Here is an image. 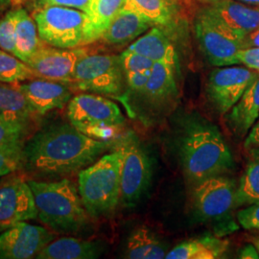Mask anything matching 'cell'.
<instances>
[{
	"mask_svg": "<svg viewBox=\"0 0 259 259\" xmlns=\"http://www.w3.org/2000/svg\"><path fill=\"white\" fill-rule=\"evenodd\" d=\"M112 147L111 140L84 135L69 122L45 126L24 143L23 169L37 180H59L79 173Z\"/></svg>",
	"mask_w": 259,
	"mask_h": 259,
	"instance_id": "1",
	"label": "cell"
},
{
	"mask_svg": "<svg viewBox=\"0 0 259 259\" xmlns=\"http://www.w3.org/2000/svg\"><path fill=\"white\" fill-rule=\"evenodd\" d=\"M178 154L187 182L194 185L224 175L234 166L232 151L219 129L202 118H191L178 139Z\"/></svg>",
	"mask_w": 259,
	"mask_h": 259,
	"instance_id": "2",
	"label": "cell"
},
{
	"mask_svg": "<svg viewBox=\"0 0 259 259\" xmlns=\"http://www.w3.org/2000/svg\"><path fill=\"white\" fill-rule=\"evenodd\" d=\"M37 208V219L48 230L61 234L83 231L90 224L78 185L67 178L28 180Z\"/></svg>",
	"mask_w": 259,
	"mask_h": 259,
	"instance_id": "3",
	"label": "cell"
},
{
	"mask_svg": "<svg viewBox=\"0 0 259 259\" xmlns=\"http://www.w3.org/2000/svg\"><path fill=\"white\" fill-rule=\"evenodd\" d=\"M121 167L122 152L116 147L79 172V193L92 218L108 216L120 202Z\"/></svg>",
	"mask_w": 259,
	"mask_h": 259,
	"instance_id": "4",
	"label": "cell"
},
{
	"mask_svg": "<svg viewBox=\"0 0 259 259\" xmlns=\"http://www.w3.org/2000/svg\"><path fill=\"white\" fill-rule=\"evenodd\" d=\"M67 118L76 129L97 139L110 140L125 124L117 104L96 93H79L67 104Z\"/></svg>",
	"mask_w": 259,
	"mask_h": 259,
	"instance_id": "5",
	"label": "cell"
},
{
	"mask_svg": "<svg viewBox=\"0 0 259 259\" xmlns=\"http://www.w3.org/2000/svg\"><path fill=\"white\" fill-rule=\"evenodd\" d=\"M125 72L120 56L88 53L79 60L70 87L83 93L119 98L123 95Z\"/></svg>",
	"mask_w": 259,
	"mask_h": 259,
	"instance_id": "6",
	"label": "cell"
},
{
	"mask_svg": "<svg viewBox=\"0 0 259 259\" xmlns=\"http://www.w3.org/2000/svg\"><path fill=\"white\" fill-rule=\"evenodd\" d=\"M40 39L50 47L77 48L84 47L87 14L80 10L47 6L33 13Z\"/></svg>",
	"mask_w": 259,
	"mask_h": 259,
	"instance_id": "7",
	"label": "cell"
},
{
	"mask_svg": "<svg viewBox=\"0 0 259 259\" xmlns=\"http://www.w3.org/2000/svg\"><path fill=\"white\" fill-rule=\"evenodd\" d=\"M195 35L210 65L229 66L239 64L238 54L244 49L242 40L208 7L196 17Z\"/></svg>",
	"mask_w": 259,
	"mask_h": 259,
	"instance_id": "8",
	"label": "cell"
},
{
	"mask_svg": "<svg viewBox=\"0 0 259 259\" xmlns=\"http://www.w3.org/2000/svg\"><path fill=\"white\" fill-rule=\"evenodd\" d=\"M122 152L121 201L134 205L148 190L153 175L152 161L134 132H127L117 142Z\"/></svg>",
	"mask_w": 259,
	"mask_h": 259,
	"instance_id": "9",
	"label": "cell"
},
{
	"mask_svg": "<svg viewBox=\"0 0 259 259\" xmlns=\"http://www.w3.org/2000/svg\"><path fill=\"white\" fill-rule=\"evenodd\" d=\"M235 182L224 175L210 177L194 185L193 203L204 220H227L235 206Z\"/></svg>",
	"mask_w": 259,
	"mask_h": 259,
	"instance_id": "10",
	"label": "cell"
},
{
	"mask_svg": "<svg viewBox=\"0 0 259 259\" xmlns=\"http://www.w3.org/2000/svg\"><path fill=\"white\" fill-rule=\"evenodd\" d=\"M258 75L259 72L247 66L214 69L208 77L206 93L216 111L221 114L231 111Z\"/></svg>",
	"mask_w": 259,
	"mask_h": 259,
	"instance_id": "11",
	"label": "cell"
},
{
	"mask_svg": "<svg viewBox=\"0 0 259 259\" xmlns=\"http://www.w3.org/2000/svg\"><path fill=\"white\" fill-rule=\"evenodd\" d=\"M55 239L47 227L26 221L19 222L0 232V259H29L37 254Z\"/></svg>",
	"mask_w": 259,
	"mask_h": 259,
	"instance_id": "12",
	"label": "cell"
},
{
	"mask_svg": "<svg viewBox=\"0 0 259 259\" xmlns=\"http://www.w3.org/2000/svg\"><path fill=\"white\" fill-rule=\"evenodd\" d=\"M37 219L33 191L28 181L15 178L0 185V232L23 221Z\"/></svg>",
	"mask_w": 259,
	"mask_h": 259,
	"instance_id": "13",
	"label": "cell"
},
{
	"mask_svg": "<svg viewBox=\"0 0 259 259\" xmlns=\"http://www.w3.org/2000/svg\"><path fill=\"white\" fill-rule=\"evenodd\" d=\"M88 53L83 47L58 48L41 47L27 65L37 78L68 83L72 82L79 60Z\"/></svg>",
	"mask_w": 259,
	"mask_h": 259,
	"instance_id": "14",
	"label": "cell"
},
{
	"mask_svg": "<svg viewBox=\"0 0 259 259\" xmlns=\"http://www.w3.org/2000/svg\"><path fill=\"white\" fill-rule=\"evenodd\" d=\"M17 85L39 116L64 109L73 97L71 87L63 82L37 78Z\"/></svg>",
	"mask_w": 259,
	"mask_h": 259,
	"instance_id": "15",
	"label": "cell"
},
{
	"mask_svg": "<svg viewBox=\"0 0 259 259\" xmlns=\"http://www.w3.org/2000/svg\"><path fill=\"white\" fill-rule=\"evenodd\" d=\"M208 8L240 38L259 26V6H252L236 0H221Z\"/></svg>",
	"mask_w": 259,
	"mask_h": 259,
	"instance_id": "16",
	"label": "cell"
},
{
	"mask_svg": "<svg viewBox=\"0 0 259 259\" xmlns=\"http://www.w3.org/2000/svg\"><path fill=\"white\" fill-rule=\"evenodd\" d=\"M176 68L162 63H155L147 84L141 93L153 107L162 108L175 102L178 98Z\"/></svg>",
	"mask_w": 259,
	"mask_h": 259,
	"instance_id": "17",
	"label": "cell"
},
{
	"mask_svg": "<svg viewBox=\"0 0 259 259\" xmlns=\"http://www.w3.org/2000/svg\"><path fill=\"white\" fill-rule=\"evenodd\" d=\"M155 24L136 11L123 8L112 19L100 39L107 44L122 46L146 33Z\"/></svg>",
	"mask_w": 259,
	"mask_h": 259,
	"instance_id": "18",
	"label": "cell"
},
{
	"mask_svg": "<svg viewBox=\"0 0 259 259\" xmlns=\"http://www.w3.org/2000/svg\"><path fill=\"white\" fill-rule=\"evenodd\" d=\"M259 118V75L243 93L239 101L227 112L228 127L239 139L249 134Z\"/></svg>",
	"mask_w": 259,
	"mask_h": 259,
	"instance_id": "19",
	"label": "cell"
},
{
	"mask_svg": "<svg viewBox=\"0 0 259 259\" xmlns=\"http://www.w3.org/2000/svg\"><path fill=\"white\" fill-rule=\"evenodd\" d=\"M128 48L155 63H162L178 69L179 58L175 47L166 33L158 26H153Z\"/></svg>",
	"mask_w": 259,
	"mask_h": 259,
	"instance_id": "20",
	"label": "cell"
},
{
	"mask_svg": "<svg viewBox=\"0 0 259 259\" xmlns=\"http://www.w3.org/2000/svg\"><path fill=\"white\" fill-rule=\"evenodd\" d=\"M105 247L99 242L75 237H61L51 241L38 253V259H93L101 256Z\"/></svg>",
	"mask_w": 259,
	"mask_h": 259,
	"instance_id": "21",
	"label": "cell"
},
{
	"mask_svg": "<svg viewBox=\"0 0 259 259\" xmlns=\"http://www.w3.org/2000/svg\"><path fill=\"white\" fill-rule=\"evenodd\" d=\"M229 242L212 235L185 241L168 251L166 259L222 258L229 250Z\"/></svg>",
	"mask_w": 259,
	"mask_h": 259,
	"instance_id": "22",
	"label": "cell"
},
{
	"mask_svg": "<svg viewBox=\"0 0 259 259\" xmlns=\"http://www.w3.org/2000/svg\"><path fill=\"white\" fill-rule=\"evenodd\" d=\"M126 0H91L88 12L84 47L99 40L112 19L123 9Z\"/></svg>",
	"mask_w": 259,
	"mask_h": 259,
	"instance_id": "23",
	"label": "cell"
},
{
	"mask_svg": "<svg viewBox=\"0 0 259 259\" xmlns=\"http://www.w3.org/2000/svg\"><path fill=\"white\" fill-rule=\"evenodd\" d=\"M166 247L147 227H139L130 234L125 257L130 259L165 258Z\"/></svg>",
	"mask_w": 259,
	"mask_h": 259,
	"instance_id": "24",
	"label": "cell"
},
{
	"mask_svg": "<svg viewBox=\"0 0 259 259\" xmlns=\"http://www.w3.org/2000/svg\"><path fill=\"white\" fill-rule=\"evenodd\" d=\"M0 114L21 121L29 126L39 116L19 91L17 83H0Z\"/></svg>",
	"mask_w": 259,
	"mask_h": 259,
	"instance_id": "25",
	"label": "cell"
},
{
	"mask_svg": "<svg viewBox=\"0 0 259 259\" xmlns=\"http://www.w3.org/2000/svg\"><path fill=\"white\" fill-rule=\"evenodd\" d=\"M42 42L38 36L35 19L29 16L26 10L19 8L14 56L27 64L37 50L44 47Z\"/></svg>",
	"mask_w": 259,
	"mask_h": 259,
	"instance_id": "26",
	"label": "cell"
},
{
	"mask_svg": "<svg viewBox=\"0 0 259 259\" xmlns=\"http://www.w3.org/2000/svg\"><path fill=\"white\" fill-rule=\"evenodd\" d=\"M177 0H126L123 8L138 12L155 25L170 28L176 16Z\"/></svg>",
	"mask_w": 259,
	"mask_h": 259,
	"instance_id": "27",
	"label": "cell"
},
{
	"mask_svg": "<svg viewBox=\"0 0 259 259\" xmlns=\"http://www.w3.org/2000/svg\"><path fill=\"white\" fill-rule=\"evenodd\" d=\"M249 150L248 163L236 188V207L259 203V147Z\"/></svg>",
	"mask_w": 259,
	"mask_h": 259,
	"instance_id": "28",
	"label": "cell"
},
{
	"mask_svg": "<svg viewBox=\"0 0 259 259\" xmlns=\"http://www.w3.org/2000/svg\"><path fill=\"white\" fill-rule=\"evenodd\" d=\"M37 78L26 63L0 49V83H19Z\"/></svg>",
	"mask_w": 259,
	"mask_h": 259,
	"instance_id": "29",
	"label": "cell"
},
{
	"mask_svg": "<svg viewBox=\"0 0 259 259\" xmlns=\"http://www.w3.org/2000/svg\"><path fill=\"white\" fill-rule=\"evenodd\" d=\"M29 129L27 124L0 114V147L24 143Z\"/></svg>",
	"mask_w": 259,
	"mask_h": 259,
	"instance_id": "30",
	"label": "cell"
},
{
	"mask_svg": "<svg viewBox=\"0 0 259 259\" xmlns=\"http://www.w3.org/2000/svg\"><path fill=\"white\" fill-rule=\"evenodd\" d=\"M24 143L0 147V178L23 168Z\"/></svg>",
	"mask_w": 259,
	"mask_h": 259,
	"instance_id": "31",
	"label": "cell"
},
{
	"mask_svg": "<svg viewBox=\"0 0 259 259\" xmlns=\"http://www.w3.org/2000/svg\"><path fill=\"white\" fill-rule=\"evenodd\" d=\"M18 9L11 10L0 19V49L15 55Z\"/></svg>",
	"mask_w": 259,
	"mask_h": 259,
	"instance_id": "32",
	"label": "cell"
},
{
	"mask_svg": "<svg viewBox=\"0 0 259 259\" xmlns=\"http://www.w3.org/2000/svg\"><path fill=\"white\" fill-rule=\"evenodd\" d=\"M121 64L123 70L126 73L140 72L151 70L155 62L145 56L139 54L127 48L120 55Z\"/></svg>",
	"mask_w": 259,
	"mask_h": 259,
	"instance_id": "33",
	"label": "cell"
},
{
	"mask_svg": "<svg viewBox=\"0 0 259 259\" xmlns=\"http://www.w3.org/2000/svg\"><path fill=\"white\" fill-rule=\"evenodd\" d=\"M237 221L247 231L259 232V203L250 204L237 214Z\"/></svg>",
	"mask_w": 259,
	"mask_h": 259,
	"instance_id": "34",
	"label": "cell"
},
{
	"mask_svg": "<svg viewBox=\"0 0 259 259\" xmlns=\"http://www.w3.org/2000/svg\"><path fill=\"white\" fill-rule=\"evenodd\" d=\"M150 74H151V70L126 73L125 74L126 83L130 91L133 93H139V94L143 93L148 82Z\"/></svg>",
	"mask_w": 259,
	"mask_h": 259,
	"instance_id": "35",
	"label": "cell"
},
{
	"mask_svg": "<svg viewBox=\"0 0 259 259\" xmlns=\"http://www.w3.org/2000/svg\"><path fill=\"white\" fill-rule=\"evenodd\" d=\"M90 3L91 0H38L37 2V8L47 6H63L80 10L87 13Z\"/></svg>",
	"mask_w": 259,
	"mask_h": 259,
	"instance_id": "36",
	"label": "cell"
},
{
	"mask_svg": "<svg viewBox=\"0 0 259 259\" xmlns=\"http://www.w3.org/2000/svg\"><path fill=\"white\" fill-rule=\"evenodd\" d=\"M238 62L259 72V48L242 49L238 54Z\"/></svg>",
	"mask_w": 259,
	"mask_h": 259,
	"instance_id": "37",
	"label": "cell"
},
{
	"mask_svg": "<svg viewBox=\"0 0 259 259\" xmlns=\"http://www.w3.org/2000/svg\"><path fill=\"white\" fill-rule=\"evenodd\" d=\"M244 147L246 149L259 147V118L250 128V132L245 139Z\"/></svg>",
	"mask_w": 259,
	"mask_h": 259,
	"instance_id": "38",
	"label": "cell"
},
{
	"mask_svg": "<svg viewBox=\"0 0 259 259\" xmlns=\"http://www.w3.org/2000/svg\"><path fill=\"white\" fill-rule=\"evenodd\" d=\"M242 44H243L244 49L259 48V26L243 37Z\"/></svg>",
	"mask_w": 259,
	"mask_h": 259,
	"instance_id": "39",
	"label": "cell"
},
{
	"mask_svg": "<svg viewBox=\"0 0 259 259\" xmlns=\"http://www.w3.org/2000/svg\"><path fill=\"white\" fill-rule=\"evenodd\" d=\"M239 258L259 259L258 250L253 244H248L239 251Z\"/></svg>",
	"mask_w": 259,
	"mask_h": 259,
	"instance_id": "40",
	"label": "cell"
},
{
	"mask_svg": "<svg viewBox=\"0 0 259 259\" xmlns=\"http://www.w3.org/2000/svg\"><path fill=\"white\" fill-rule=\"evenodd\" d=\"M240 1L242 3L248 4V5H252V6H259V0H237Z\"/></svg>",
	"mask_w": 259,
	"mask_h": 259,
	"instance_id": "41",
	"label": "cell"
},
{
	"mask_svg": "<svg viewBox=\"0 0 259 259\" xmlns=\"http://www.w3.org/2000/svg\"><path fill=\"white\" fill-rule=\"evenodd\" d=\"M197 1H199V2H201V3H203V4H208V5H210V4H213V3L218 2V1H221V0H197Z\"/></svg>",
	"mask_w": 259,
	"mask_h": 259,
	"instance_id": "42",
	"label": "cell"
},
{
	"mask_svg": "<svg viewBox=\"0 0 259 259\" xmlns=\"http://www.w3.org/2000/svg\"><path fill=\"white\" fill-rule=\"evenodd\" d=\"M10 1H11V0H0V7L9 4Z\"/></svg>",
	"mask_w": 259,
	"mask_h": 259,
	"instance_id": "43",
	"label": "cell"
},
{
	"mask_svg": "<svg viewBox=\"0 0 259 259\" xmlns=\"http://www.w3.org/2000/svg\"><path fill=\"white\" fill-rule=\"evenodd\" d=\"M253 245L255 246V248L258 250L259 253V238H255V239H254V241H253Z\"/></svg>",
	"mask_w": 259,
	"mask_h": 259,
	"instance_id": "44",
	"label": "cell"
},
{
	"mask_svg": "<svg viewBox=\"0 0 259 259\" xmlns=\"http://www.w3.org/2000/svg\"><path fill=\"white\" fill-rule=\"evenodd\" d=\"M17 3H20V2H22V1H27V0H15Z\"/></svg>",
	"mask_w": 259,
	"mask_h": 259,
	"instance_id": "45",
	"label": "cell"
}]
</instances>
